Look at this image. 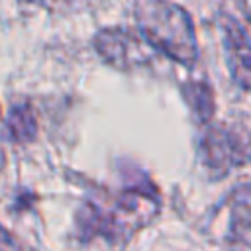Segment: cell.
I'll list each match as a JSON object with an SVG mask.
<instances>
[{"label":"cell","mask_w":251,"mask_h":251,"mask_svg":"<svg viewBox=\"0 0 251 251\" xmlns=\"http://www.w3.org/2000/svg\"><path fill=\"white\" fill-rule=\"evenodd\" d=\"M135 20L143 37L180 65L192 67L198 57L190 16L167 0H135Z\"/></svg>","instance_id":"1"},{"label":"cell","mask_w":251,"mask_h":251,"mask_svg":"<svg viewBox=\"0 0 251 251\" xmlns=\"http://www.w3.org/2000/svg\"><path fill=\"white\" fill-rule=\"evenodd\" d=\"M204 163L220 173H227L233 167L251 161V137L235 127L218 126L212 127L202 143Z\"/></svg>","instance_id":"2"},{"label":"cell","mask_w":251,"mask_h":251,"mask_svg":"<svg viewBox=\"0 0 251 251\" xmlns=\"http://www.w3.org/2000/svg\"><path fill=\"white\" fill-rule=\"evenodd\" d=\"M224 51L231 76L243 88H251V39L231 18H224Z\"/></svg>","instance_id":"3"},{"label":"cell","mask_w":251,"mask_h":251,"mask_svg":"<svg viewBox=\"0 0 251 251\" xmlns=\"http://www.w3.org/2000/svg\"><path fill=\"white\" fill-rule=\"evenodd\" d=\"M94 45L98 53L114 67L129 69L145 61V53L141 43L124 29H104L96 35Z\"/></svg>","instance_id":"4"},{"label":"cell","mask_w":251,"mask_h":251,"mask_svg":"<svg viewBox=\"0 0 251 251\" xmlns=\"http://www.w3.org/2000/svg\"><path fill=\"white\" fill-rule=\"evenodd\" d=\"M184 98L190 106V110L200 118V120H210L214 114V94L212 88L206 82H188L182 88Z\"/></svg>","instance_id":"5"},{"label":"cell","mask_w":251,"mask_h":251,"mask_svg":"<svg viewBox=\"0 0 251 251\" xmlns=\"http://www.w3.org/2000/svg\"><path fill=\"white\" fill-rule=\"evenodd\" d=\"M231 237L251 249V206L247 204L235 206L233 222H231Z\"/></svg>","instance_id":"6"},{"label":"cell","mask_w":251,"mask_h":251,"mask_svg":"<svg viewBox=\"0 0 251 251\" xmlns=\"http://www.w3.org/2000/svg\"><path fill=\"white\" fill-rule=\"evenodd\" d=\"M243 12H245L247 20L251 22V0H243Z\"/></svg>","instance_id":"7"}]
</instances>
